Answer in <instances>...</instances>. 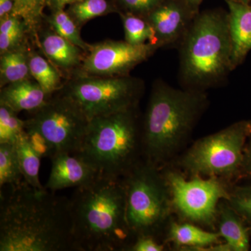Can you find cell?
I'll use <instances>...</instances> for the list:
<instances>
[{
	"label": "cell",
	"instance_id": "cell-1",
	"mask_svg": "<svg viewBox=\"0 0 251 251\" xmlns=\"http://www.w3.org/2000/svg\"><path fill=\"white\" fill-rule=\"evenodd\" d=\"M0 251H75L69 198L25 180L0 189Z\"/></svg>",
	"mask_w": 251,
	"mask_h": 251
},
{
	"label": "cell",
	"instance_id": "cell-2",
	"mask_svg": "<svg viewBox=\"0 0 251 251\" xmlns=\"http://www.w3.org/2000/svg\"><path fill=\"white\" fill-rule=\"evenodd\" d=\"M69 205L75 251H127L134 240L123 179L99 176L75 188Z\"/></svg>",
	"mask_w": 251,
	"mask_h": 251
},
{
	"label": "cell",
	"instance_id": "cell-3",
	"mask_svg": "<svg viewBox=\"0 0 251 251\" xmlns=\"http://www.w3.org/2000/svg\"><path fill=\"white\" fill-rule=\"evenodd\" d=\"M209 103L206 92L156 81L142 122L143 160L159 168L173 163Z\"/></svg>",
	"mask_w": 251,
	"mask_h": 251
},
{
	"label": "cell",
	"instance_id": "cell-4",
	"mask_svg": "<svg viewBox=\"0 0 251 251\" xmlns=\"http://www.w3.org/2000/svg\"><path fill=\"white\" fill-rule=\"evenodd\" d=\"M178 46L182 88L206 92L223 85L234 70L228 13H198Z\"/></svg>",
	"mask_w": 251,
	"mask_h": 251
},
{
	"label": "cell",
	"instance_id": "cell-5",
	"mask_svg": "<svg viewBox=\"0 0 251 251\" xmlns=\"http://www.w3.org/2000/svg\"><path fill=\"white\" fill-rule=\"evenodd\" d=\"M142 122L138 105L95 117L75 154L99 176L124 179L143 159Z\"/></svg>",
	"mask_w": 251,
	"mask_h": 251
},
{
	"label": "cell",
	"instance_id": "cell-6",
	"mask_svg": "<svg viewBox=\"0 0 251 251\" xmlns=\"http://www.w3.org/2000/svg\"><path fill=\"white\" fill-rule=\"evenodd\" d=\"M126 193V220L132 235L164 234L173 215L171 196L161 168L142 160L124 178Z\"/></svg>",
	"mask_w": 251,
	"mask_h": 251
},
{
	"label": "cell",
	"instance_id": "cell-7",
	"mask_svg": "<svg viewBox=\"0 0 251 251\" xmlns=\"http://www.w3.org/2000/svg\"><path fill=\"white\" fill-rule=\"evenodd\" d=\"M251 131V120L235 122L198 139L171 165L187 176L219 178L234 184L239 179L244 147Z\"/></svg>",
	"mask_w": 251,
	"mask_h": 251
},
{
	"label": "cell",
	"instance_id": "cell-8",
	"mask_svg": "<svg viewBox=\"0 0 251 251\" xmlns=\"http://www.w3.org/2000/svg\"><path fill=\"white\" fill-rule=\"evenodd\" d=\"M161 170L178 221L216 231L218 206L222 200L229 199L232 184L219 178L187 176L171 164Z\"/></svg>",
	"mask_w": 251,
	"mask_h": 251
},
{
	"label": "cell",
	"instance_id": "cell-9",
	"mask_svg": "<svg viewBox=\"0 0 251 251\" xmlns=\"http://www.w3.org/2000/svg\"><path fill=\"white\" fill-rule=\"evenodd\" d=\"M143 81L129 75H81L62 91L80 107L89 120L138 106Z\"/></svg>",
	"mask_w": 251,
	"mask_h": 251
},
{
	"label": "cell",
	"instance_id": "cell-10",
	"mask_svg": "<svg viewBox=\"0 0 251 251\" xmlns=\"http://www.w3.org/2000/svg\"><path fill=\"white\" fill-rule=\"evenodd\" d=\"M31 114L26 125L40 132L54 155L75 154L79 151L90 120L72 99L62 92L50 96L44 105Z\"/></svg>",
	"mask_w": 251,
	"mask_h": 251
},
{
	"label": "cell",
	"instance_id": "cell-11",
	"mask_svg": "<svg viewBox=\"0 0 251 251\" xmlns=\"http://www.w3.org/2000/svg\"><path fill=\"white\" fill-rule=\"evenodd\" d=\"M160 46L151 43L133 45L127 41H107L90 46L83 60L82 75L125 76L148 60Z\"/></svg>",
	"mask_w": 251,
	"mask_h": 251
},
{
	"label": "cell",
	"instance_id": "cell-12",
	"mask_svg": "<svg viewBox=\"0 0 251 251\" xmlns=\"http://www.w3.org/2000/svg\"><path fill=\"white\" fill-rule=\"evenodd\" d=\"M198 14L190 9L185 0H165L146 18L161 48L178 46Z\"/></svg>",
	"mask_w": 251,
	"mask_h": 251
},
{
	"label": "cell",
	"instance_id": "cell-13",
	"mask_svg": "<svg viewBox=\"0 0 251 251\" xmlns=\"http://www.w3.org/2000/svg\"><path fill=\"white\" fill-rule=\"evenodd\" d=\"M50 160V174L44 187L52 192L67 188L80 187L90 184L99 176L90 163L76 154L58 153Z\"/></svg>",
	"mask_w": 251,
	"mask_h": 251
},
{
	"label": "cell",
	"instance_id": "cell-14",
	"mask_svg": "<svg viewBox=\"0 0 251 251\" xmlns=\"http://www.w3.org/2000/svg\"><path fill=\"white\" fill-rule=\"evenodd\" d=\"M228 6L229 34L232 44V65L239 67L251 51V4L226 0Z\"/></svg>",
	"mask_w": 251,
	"mask_h": 251
},
{
	"label": "cell",
	"instance_id": "cell-15",
	"mask_svg": "<svg viewBox=\"0 0 251 251\" xmlns=\"http://www.w3.org/2000/svg\"><path fill=\"white\" fill-rule=\"evenodd\" d=\"M164 244H172L181 251H204L219 244L221 235L217 231L206 230L191 223L176 221L172 218L164 234Z\"/></svg>",
	"mask_w": 251,
	"mask_h": 251
},
{
	"label": "cell",
	"instance_id": "cell-16",
	"mask_svg": "<svg viewBox=\"0 0 251 251\" xmlns=\"http://www.w3.org/2000/svg\"><path fill=\"white\" fill-rule=\"evenodd\" d=\"M216 229L230 251L250 250L251 227L227 200H222L218 206Z\"/></svg>",
	"mask_w": 251,
	"mask_h": 251
},
{
	"label": "cell",
	"instance_id": "cell-17",
	"mask_svg": "<svg viewBox=\"0 0 251 251\" xmlns=\"http://www.w3.org/2000/svg\"><path fill=\"white\" fill-rule=\"evenodd\" d=\"M49 98L37 82L25 79L1 87L0 105L14 112H32L39 110Z\"/></svg>",
	"mask_w": 251,
	"mask_h": 251
},
{
	"label": "cell",
	"instance_id": "cell-18",
	"mask_svg": "<svg viewBox=\"0 0 251 251\" xmlns=\"http://www.w3.org/2000/svg\"><path fill=\"white\" fill-rule=\"evenodd\" d=\"M41 46L51 62L57 67L69 69L80 62V49L57 33L46 32L41 39Z\"/></svg>",
	"mask_w": 251,
	"mask_h": 251
},
{
	"label": "cell",
	"instance_id": "cell-19",
	"mask_svg": "<svg viewBox=\"0 0 251 251\" xmlns=\"http://www.w3.org/2000/svg\"><path fill=\"white\" fill-rule=\"evenodd\" d=\"M1 54V87L28 79L30 74L29 55H27L24 50L17 48Z\"/></svg>",
	"mask_w": 251,
	"mask_h": 251
},
{
	"label": "cell",
	"instance_id": "cell-20",
	"mask_svg": "<svg viewBox=\"0 0 251 251\" xmlns=\"http://www.w3.org/2000/svg\"><path fill=\"white\" fill-rule=\"evenodd\" d=\"M16 147L25 181L37 189L44 188L39 180L41 158L31 148L28 141L25 130L16 142Z\"/></svg>",
	"mask_w": 251,
	"mask_h": 251
},
{
	"label": "cell",
	"instance_id": "cell-21",
	"mask_svg": "<svg viewBox=\"0 0 251 251\" xmlns=\"http://www.w3.org/2000/svg\"><path fill=\"white\" fill-rule=\"evenodd\" d=\"M23 181L16 144H0V189L16 187Z\"/></svg>",
	"mask_w": 251,
	"mask_h": 251
},
{
	"label": "cell",
	"instance_id": "cell-22",
	"mask_svg": "<svg viewBox=\"0 0 251 251\" xmlns=\"http://www.w3.org/2000/svg\"><path fill=\"white\" fill-rule=\"evenodd\" d=\"M29 72L48 97L62 89L57 71L44 57L37 54L29 55Z\"/></svg>",
	"mask_w": 251,
	"mask_h": 251
},
{
	"label": "cell",
	"instance_id": "cell-23",
	"mask_svg": "<svg viewBox=\"0 0 251 251\" xmlns=\"http://www.w3.org/2000/svg\"><path fill=\"white\" fill-rule=\"evenodd\" d=\"M120 16L126 41L133 45L144 44L147 41L157 44L154 30L147 18L126 12H120Z\"/></svg>",
	"mask_w": 251,
	"mask_h": 251
},
{
	"label": "cell",
	"instance_id": "cell-24",
	"mask_svg": "<svg viewBox=\"0 0 251 251\" xmlns=\"http://www.w3.org/2000/svg\"><path fill=\"white\" fill-rule=\"evenodd\" d=\"M116 11L108 0H80L71 4L67 13L79 27L90 20Z\"/></svg>",
	"mask_w": 251,
	"mask_h": 251
},
{
	"label": "cell",
	"instance_id": "cell-25",
	"mask_svg": "<svg viewBox=\"0 0 251 251\" xmlns=\"http://www.w3.org/2000/svg\"><path fill=\"white\" fill-rule=\"evenodd\" d=\"M48 21L54 32L80 49L85 51L89 50L90 45L86 44L81 38L78 26L67 11H64V9L52 11V14L48 18Z\"/></svg>",
	"mask_w": 251,
	"mask_h": 251
},
{
	"label": "cell",
	"instance_id": "cell-26",
	"mask_svg": "<svg viewBox=\"0 0 251 251\" xmlns=\"http://www.w3.org/2000/svg\"><path fill=\"white\" fill-rule=\"evenodd\" d=\"M25 121L4 105H0V144H16L25 132Z\"/></svg>",
	"mask_w": 251,
	"mask_h": 251
},
{
	"label": "cell",
	"instance_id": "cell-27",
	"mask_svg": "<svg viewBox=\"0 0 251 251\" xmlns=\"http://www.w3.org/2000/svg\"><path fill=\"white\" fill-rule=\"evenodd\" d=\"M46 5V0H14L12 14L23 20L28 30L35 31Z\"/></svg>",
	"mask_w": 251,
	"mask_h": 251
},
{
	"label": "cell",
	"instance_id": "cell-28",
	"mask_svg": "<svg viewBox=\"0 0 251 251\" xmlns=\"http://www.w3.org/2000/svg\"><path fill=\"white\" fill-rule=\"evenodd\" d=\"M227 201L251 227V185H231Z\"/></svg>",
	"mask_w": 251,
	"mask_h": 251
},
{
	"label": "cell",
	"instance_id": "cell-29",
	"mask_svg": "<svg viewBox=\"0 0 251 251\" xmlns=\"http://www.w3.org/2000/svg\"><path fill=\"white\" fill-rule=\"evenodd\" d=\"M165 0H117L124 12L146 18Z\"/></svg>",
	"mask_w": 251,
	"mask_h": 251
},
{
	"label": "cell",
	"instance_id": "cell-30",
	"mask_svg": "<svg viewBox=\"0 0 251 251\" xmlns=\"http://www.w3.org/2000/svg\"><path fill=\"white\" fill-rule=\"evenodd\" d=\"M26 135L28 141L30 144L31 148L37 154L43 158H52L54 155V151L49 141L41 135L39 130L33 128L30 126L25 125Z\"/></svg>",
	"mask_w": 251,
	"mask_h": 251
},
{
	"label": "cell",
	"instance_id": "cell-31",
	"mask_svg": "<svg viewBox=\"0 0 251 251\" xmlns=\"http://www.w3.org/2000/svg\"><path fill=\"white\" fill-rule=\"evenodd\" d=\"M166 250L165 244L151 236H138L135 237L127 251H163Z\"/></svg>",
	"mask_w": 251,
	"mask_h": 251
},
{
	"label": "cell",
	"instance_id": "cell-32",
	"mask_svg": "<svg viewBox=\"0 0 251 251\" xmlns=\"http://www.w3.org/2000/svg\"><path fill=\"white\" fill-rule=\"evenodd\" d=\"M251 179V131L244 147V159L239 175V179Z\"/></svg>",
	"mask_w": 251,
	"mask_h": 251
},
{
	"label": "cell",
	"instance_id": "cell-33",
	"mask_svg": "<svg viewBox=\"0 0 251 251\" xmlns=\"http://www.w3.org/2000/svg\"><path fill=\"white\" fill-rule=\"evenodd\" d=\"M14 0H0V19L12 14Z\"/></svg>",
	"mask_w": 251,
	"mask_h": 251
},
{
	"label": "cell",
	"instance_id": "cell-34",
	"mask_svg": "<svg viewBox=\"0 0 251 251\" xmlns=\"http://www.w3.org/2000/svg\"><path fill=\"white\" fill-rule=\"evenodd\" d=\"M80 0H47L46 4L49 5L52 11L64 9L67 5H71Z\"/></svg>",
	"mask_w": 251,
	"mask_h": 251
},
{
	"label": "cell",
	"instance_id": "cell-35",
	"mask_svg": "<svg viewBox=\"0 0 251 251\" xmlns=\"http://www.w3.org/2000/svg\"><path fill=\"white\" fill-rule=\"evenodd\" d=\"M185 1L193 12L196 14L199 13V6L202 2L203 0H185Z\"/></svg>",
	"mask_w": 251,
	"mask_h": 251
},
{
	"label": "cell",
	"instance_id": "cell-36",
	"mask_svg": "<svg viewBox=\"0 0 251 251\" xmlns=\"http://www.w3.org/2000/svg\"><path fill=\"white\" fill-rule=\"evenodd\" d=\"M232 1L242 3V4H251V0H232Z\"/></svg>",
	"mask_w": 251,
	"mask_h": 251
},
{
	"label": "cell",
	"instance_id": "cell-37",
	"mask_svg": "<svg viewBox=\"0 0 251 251\" xmlns=\"http://www.w3.org/2000/svg\"><path fill=\"white\" fill-rule=\"evenodd\" d=\"M46 1H47V0H46Z\"/></svg>",
	"mask_w": 251,
	"mask_h": 251
}]
</instances>
